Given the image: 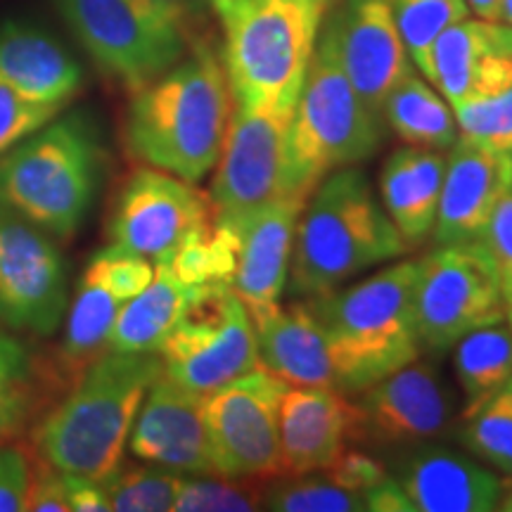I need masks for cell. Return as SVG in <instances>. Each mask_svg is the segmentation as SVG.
Here are the masks:
<instances>
[{
	"label": "cell",
	"instance_id": "44",
	"mask_svg": "<svg viewBox=\"0 0 512 512\" xmlns=\"http://www.w3.org/2000/svg\"><path fill=\"white\" fill-rule=\"evenodd\" d=\"M29 413V403L19 394V384L0 382V437L17 432Z\"/></svg>",
	"mask_w": 512,
	"mask_h": 512
},
{
	"label": "cell",
	"instance_id": "3",
	"mask_svg": "<svg viewBox=\"0 0 512 512\" xmlns=\"http://www.w3.org/2000/svg\"><path fill=\"white\" fill-rule=\"evenodd\" d=\"M408 252L368 176L344 166L325 176L304 204L287 283L302 299L323 297Z\"/></svg>",
	"mask_w": 512,
	"mask_h": 512
},
{
	"label": "cell",
	"instance_id": "19",
	"mask_svg": "<svg viewBox=\"0 0 512 512\" xmlns=\"http://www.w3.org/2000/svg\"><path fill=\"white\" fill-rule=\"evenodd\" d=\"M427 81L451 107L512 86V27L460 19L434 41Z\"/></svg>",
	"mask_w": 512,
	"mask_h": 512
},
{
	"label": "cell",
	"instance_id": "41",
	"mask_svg": "<svg viewBox=\"0 0 512 512\" xmlns=\"http://www.w3.org/2000/svg\"><path fill=\"white\" fill-rule=\"evenodd\" d=\"M67 475V472H64ZM67 501L72 512H107L110 508V498L102 482L95 479L67 475Z\"/></svg>",
	"mask_w": 512,
	"mask_h": 512
},
{
	"label": "cell",
	"instance_id": "52",
	"mask_svg": "<svg viewBox=\"0 0 512 512\" xmlns=\"http://www.w3.org/2000/svg\"><path fill=\"white\" fill-rule=\"evenodd\" d=\"M510 387H512V380H510Z\"/></svg>",
	"mask_w": 512,
	"mask_h": 512
},
{
	"label": "cell",
	"instance_id": "14",
	"mask_svg": "<svg viewBox=\"0 0 512 512\" xmlns=\"http://www.w3.org/2000/svg\"><path fill=\"white\" fill-rule=\"evenodd\" d=\"M358 448H415L441 437L456 411L444 377L420 358L356 394Z\"/></svg>",
	"mask_w": 512,
	"mask_h": 512
},
{
	"label": "cell",
	"instance_id": "43",
	"mask_svg": "<svg viewBox=\"0 0 512 512\" xmlns=\"http://www.w3.org/2000/svg\"><path fill=\"white\" fill-rule=\"evenodd\" d=\"M152 3L164 12L171 22L178 24L192 43L197 41L195 34L204 17V3H207V0H152Z\"/></svg>",
	"mask_w": 512,
	"mask_h": 512
},
{
	"label": "cell",
	"instance_id": "10",
	"mask_svg": "<svg viewBox=\"0 0 512 512\" xmlns=\"http://www.w3.org/2000/svg\"><path fill=\"white\" fill-rule=\"evenodd\" d=\"M415 325L420 347L446 351L467 332L505 320L494 261L479 240L434 245L415 261Z\"/></svg>",
	"mask_w": 512,
	"mask_h": 512
},
{
	"label": "cell",
	"instance_id": "21",
	"mask_svg": "<svg viewBox=\"0 0 512 512\" xmlns=\"http://www.w3.org/2000/svg\"><path fill=\"white\" fill-rule=\"evenodd\" d=\"M261 366L290 387H328L342 392L332 344L309 299L249 313Z\"/></svg>",
	"mask_w": 512,
	"mask_h": 512
},
{
	"label": "cell",
	"instance_id": "50",
	"mask_svg": "<svg viewBox=\"0 0 512 512\" xmlns=\"http://www.w3.org/2000/svg\"><path fill=\"white\" fill-rule=\"evenodd\" d=\"M505 323H508L510 330H512V299L508 304H505Z\"/></svg>",
	"mask_w": 512,
	"mask_h": 512
},
{
	"label": "cell",
	"instance_id": "47",
	"mask_svg": "<svg viewBox=\"0 0 512 512\" xmlns=\"http://www.w3.org/2000/svg\"><path fill=\"white\" fill-rule=\"evenodd\" d=\"M498 510L512 512V477L503 479V494H501V501H498Z\"/></svg>",
	"mask_w": 512,
	"mask_h": 512
},
{
	"label": "cell",
	"instance_id": "26",
	"mask_svg": "<svg viewBox=\"0 0 512 512\" xmlns=\"http://www.w3.org/2000/svg\"><path fill=\"white\" fill-rule=\"evenodd\" d=\"M195 287L183 285L166 261L155 264V278L121 306L114 320L107 351L124 354H159L166 335L181 316Z\"/></svg>",
	"mask_w": 512,
	"mask_h": 512
},
{
	"label": "cell",
	"instance_id": "34",
	"mask_svg": "<svg viewBox=\"0 0 512 512\" xmlns=\"http://www.w3.org/2000/svg\"><path fill=\"white\" fill-rule=\"evenodd\" d=\"M266 482L219 475H185L178 489L176 512H249L261 510Z\"/></svg>",
	"mask_w": 512,
	"mask_h": 512
},
{
	"label": "cell",
	"instance_id": "46",
	"mask_svg": "<svg viewBox=\"0 0 512 512\" xmlns=\"http://www.w3.org/2000/svg\"><path fill=\"white\" fill-rule=\"evenodd\" d=\"M467 8L475 12L477 17L501 22V0H467Z\"/></svg>",
	"mask_w": 512,
	"mask_h": 512
},
{
	"label": "cell",
	"instance_id": "11",
	"mask_svg": "<svg viewBox=\"0 0 512 512\" xmlns=\"http://www.w3.org/2000/svg\"><path fill=\"white\" fill-rule=\"evenodd\" d=\"M290 124L292 112L235 105L209 197L211 214L223 226H235L271 202L306 197L294 185Z\"/></svg>",
	"mask_w": 512,
	"mask_h": 512
},
{
	"label": "cell",
	"instance_id": "6",
	"mask_svg": "<svg viewBox=\"0 0 512 512\" xmlns=\"http://www.w3.org/2000/svg\"><path fill=\"white\" fill-rule=\"evenodd\" d=\"M328 5L320 0H238L221 19L223 69L235 105L294 112Z\"/></svg>",
	"mask_w": 512,
	"mask_h": 512
},
{
	"label": "cell",
	"instance_id": "25",
	"mask_svg": "<svg viewBox=\"0 0 512 512\" xmlns=\"http://www.w3.org/2000/svg\"><path fill=\"white\" fill-rule=\"evenodd\" d=\"M444 171L446 157L441 152L413 145L394 150L382 166V207L411 252L432 238Z\"/></svg>",
	"mask_w": 512,
	"mask_h": 512
},
{
	"label": "cell",
	"instance_id": "45",
	"mask_svg": "<svg viewBox=\"0 0 512 512\" xmlns=\"http://www.w3.org/2000/svg\"><path fill=\"white\" fill-rule=\"evenodd\" d=\"M366 510L370 512H415L408 496L394 477L384 479L380 486L366 496Z\"/></svg>",
	"mask_w": 512,
	"mask_h": 512
},
{
	"label": "cell",
	"instance_id": "24",
	"mask_svg": "<svg viewBox=\"0 0 512 512\" xmlns=\"http://www.w3.org/2000/svg\"><path fill=\"white\" fill-rule=\"evenodd\" d=\"M0 81L24 98L64 107L81 91L83 72L46 31L10 22L0 27Z\"/></svg>",
	"mask_w": 512,
	"mask_h": 512
},
{
	"label": "cell",
	"instance_id": "20",
	"mask_svg": "<svg viewBox=\"0 0 512 512\" xmlns=\"http://www.w3.org/2000/svg\"><path fill=\"white\" fill-rule=\"evenodd\" d=\"M309 197H287L252 211L235 226L238 259L230 287L249 313L280 304L294 252V235Z\"/></svg>",
	"mask_w": 512,
	"mask_h": 512
},
{
	"label": "cell",
	"instance_id": "22",
	"mask_svg": "<svg viewBox=\"0 0 512 512\" xmlns=\"http://www.w3.org/2000/svg\"><path fill=\"white\" fill-rule=\"evenodd\" d=\"M392 477L415 512H489L498 510L503 494L498 472L441 446L411 448Z\"/></svg>",
	"mask_w": 512,
	"mask_h": 512
},
{
	"label": "cell",
	"instance_id": "7",
	"mask_svg": "<svg viewBox=\"0 0 512 512\" xmlns=\"http://www.w3.org/2000/svg\"><path fill=\"white\" fill-rule=\"evenodd\" d=\"M382 114L370 110L337 53L335 29L328 22L318 36L302 93L292 112L290 157L294 185L309 197L332 171L366 162L380 150Z\"/></svg>",
	"mask_w": 512,
	"mask_h": 512
},
{
	"label": "cell",
	"instance_id": "12",
	"mask_svg": "<svg viewBox=\"0 0 512 512\" xmlns=\"http://www.w3.org/2000/svg\"><path fill=\"white\" fill-rule=\"evenodd\" d=\"M285 387L266 368H256L204 396L214 475L254 482L285 475L278 422Z\"/></svg>",
	"mask_w": 512,
	"mask_h": 512
},
{
	"label": "cell",
	"instance_id": "42",
	"mask_svg": "<svg viewBox=\"0 0 512 512\" xmlns=\"http://www.w3.org/2000/svg\"><path fill=\"white\" fill-rule=\"evenodd\" d=\"M31 375L29 351L10 337L8 332H0V382L19 384Z\"/></svg>",
	"mask_w": 512,
	"mask_h": 512
},
{
	"label": "cell",
	"instance_id": "51",
	"mask_svg": "<svg viewBox=\"0 0 512 512\" xmlns=\"http://www.w3.org/2000/svg\"><path fill=\"white\" fill-rule=\"evenodd\" d=\"M320 3H325V5H328V8H330V5L335 3V0H320Z\"/></svg>",
	"mask_w": 512,
	"mask_h": 512
},
{
	"label": "cell",
	"instance_id": "31",
	"mask_svg": "<svg viewBox=\"0 0 512 512\" xmlns=\"http://www.w3.org/2000/svg\"><path fill=\"white\" fill-rule=\"evenodd\" d=\"M392 12L408 57L425 79L430 76L434 41L448 27L470 17L467 0H392Z\"/></svg>",
	"mask_w": 512,
	"mask_h": 512
},
{
	"label": "cell",
	"instance_id": "30",
	"mask_svg": "<svg viewBox=\"0 0 512 512\" xmlns=\"http://www.w3.org/2000/svg\"><path fill=\"white\" fill-rule=\"evenodd\" d=\"M261 510L361 512L366 510V501L318 470L309 475H280L268 479L261 491Z\"/></svg>",
	"mask_w": 512,
	"mask_h": 512
},
{
	"label": "cell",
	"instance_id": "35",
	"mask_svg": "<svg viewBox=\"0 0 512 512\" xmlns=\"http://www.w3.org/2000/svg\"><path fill=\"white\" fill-rule=\"evenodd\" d=\"M451 110L456 114L460 138L491 150L512 152V86L470 98Z\"/></svg>",
	"mask_w": 512,
	"mask_h": 512
},
{
	"label": "cell",
	"instance_id": "1",
	"mask_svg": "<svg viewBox=\"0 0 512 512\" xmlns=\"http://www.w3.org/2000/svg\"><path fill=\"white\" fill-rule=\"evenodd\" d=\"M235 98L209 43L195 41L169 72L133 93L126 147L138 162L200 183L219 162Z\"/></svg>",
	"mask_w": 512,
	"mask_h": 512
},
{
	"label": "cell",
	"instance_id": "37",
	"mask_svg": "<svg viewBox=\"0 0 512 512\" xmlns=\"http://www.w3.org/2000/svg\"><path fill=\"white\" fill-rule=\"evenodd\" d=\"M479 242L484 245L486 254L491 256V261H494L503 299L508 304L512 299V188L496 204L494 214L486 221Z\"/></svg>",
	"mask_w": 512,
	"mask_h": 512
},
{
	"label": "cell",
	"instance_id": "5",
	"mask_svg": "<svg viewBox=\"0 0 512 512\" xmlns=\"http://www.w3.org/2000/svg\"><path fill=\"white\" fill-rule=\"evenodd\" d=\"M413 290L415 261H399L347 290L309 299L332 344L342 394H361L420 358Z\"/></svg>",
	"mask_w": 512,
	"mask_h": 512
},
{
	"label": "cell",
	"instance_id": "32",
	"mask_svg": "<svg viewBox=\"0 0 512 512\" xmlns=\"http://www.w3.org/2000/svg\"><path fill=\"white\" fill-rule=\"evenodd\" d=\"M185 475L155 465H119L102 482L110 508L119 512H166L174 510Z\"/></svg>",
	"mask_w": 512,
	"mask_h": 512
},
{
	"label": "cell",
	"instance_id": "17",
	"mask_svg": "<svg viewBox=\"0 0 512 512\" xmlns=\"http://www.w3.org/2000/svg\"><path fill=\"white\" fill-rule=\"evenodd\" d=\"M330 24L351 86L370 110L382 114L396 83L415 72L396 27L392 0H344Z\"/></svg>",
	"mask_w": 512,
	"mask_h": 512
},
{
	"label": "cell",
	"instance_id": "18",
	"mask_svg": "<svg viewBox=\"0 0 512 512\" xmlns=\"http://www.w3.org/2000/svg\"><path fill=\"white\" fill-rule=\"evenodd\" d=\"M512 188V152L460 138L446 157L439 211L434 221V245H453L482 238L496 204Z\"/></svg>",
	"mask_w": 512,
	"mask_h": 512
},
{
	"label": "cell",
	"instance_id": "15",
	"mask_svg": "<svg viewBox=\"0 0 512 512\" xmlns=\"http://www.w3.org/2000/svg\"><path fill=\"white\" fill-rule=\"evenodd\" d=\"M211 216V202L195 183L145 166L133 171L119 192L110 238L112 245L157 264L169 259Z\"/></svg>",
	"mask_w": 512,
	"mask_h": 512
},
{
	"label": "cell",
	"instance_id": "39",
	"mask_svg": "<svg viewBox=\"0 0 512 512\" xmlns=\"http://www.w3.org/2000/svg\"><path fill=\"white\" fill-rule=\"evenodd\" d=\"M31 467L17 448H0V512L27 510Z\"/></svg>",
	"mask_w": 512,
	"mask_h": 512
},
{
	"label": "cell",
	"instance_id": "49",
	"mask_svg": "<svg viewBox=\"0 0 512 512\" xmlns=\"http://www.w3.org/2000/svg\"><path fill=\"white\" fill-rule=\"evenodd\" d=\"M501 22L512 27V0H501Z\"/></svg>",
	"mask_w": 512,
	"mask_h": 512
},
{
	"label": "cell",
	"instance_id": "38",
	"mask_svg": "<svg viewBox=\"0 0 512 512\" xmlns=\"http://www.w3.org/2000/svg\"><path fill=\"white\" fill-rule=\"evenodd\" d=\"M320 472H325L332 482L344 486V489L363 496V501H366V496L375 489V486H380L384 479L392 477V472L384 467V463L370 456L366 448L358 446L344 448L335 463H330Z\"/></svg>",
	"mask_w": 512,
	"mask_h": 512
},
{
	"label": "cell",
	"instance_id": "8",
	"mask_svg": "<svg viewBox=\"0 0 512 512\" xmlns=\"http://www.w3.org/2000/svg\"><path fill=\"white\" fill-rule=\"evenodd\" d=\"M93 62L131 93L169 72L192 41L152 0H55Z\"/></svg>",
	"mask_w": 512,
	"mask_h": 512
},
{
	"label": "cell",
	"instance_id": "4",
	"mask_svg": "<svg viewBox=\"0 0 512 512\" xmlns=\"http://www.w3.org/2000/svg\"><path fill=\"white\" fill-rule=\"evenodd\" d=\"M95 124L74 112L53 119L0 155V204L55 238H72L100 188Z\"/></svg>",
	"mask_w": 512,
	"mask_h": 512
},
{
	"label": "cell",
	"instance_id": "28",
	"mask_svg": "<svg viewBox=\"0 0 512 512\" xmlns=\"http://www.w3.org/2000/svg\"><path fill=\"white\" fill-rule=\"evenodd\" d=\"M453 370L463 392V420L475 415L512 380V330L501 323L467 332L453 344Z\"/></svg>",
	"mask_w": 512,
	"mask_h": 512
},
{
	"label": "cell",
	"instance_id": "27",
	"mask_svg": "<svg viewBox=\"0 0 512 512\" xmlns=\"http://www.w3.org/2000/svg\"><path fill=\"white\" fill-rule=\"evenodd\" d=\"M382 119L406 145L446 152L458 140L456 114L425 76L411 72L382 105Z\"/></svg>",
	"mask_w": 512,
	"mask_h": 512
},
{
	"label": "cell",
	"instance_id": "23",
	"mask_svg": "<svg viewBox=\"0 0 512 512\" xmlns=\"http://www.w3.org/2000/svg\"><path fill=\"white\" fill-rule=\"evenodd\" d=\"M278 422L285 475H309L325 470L354 444L356 408L337 389L287 384Z\"/></svg>",
	"mask_w": 512,
	"mask_h": 512
},
{
	"label": "cell",
	"instance_id": "29",
	"mask_svg": "<svg viewBox=\"0 0 512 512\" xmlns=\"http://www.w3.org/2000/svg\"><path fill=\"white\" fill-rule=\"evenodd\" d=\"M124 304V299L110 290V285L91 266H86L72 309L67 311L60 347V358L69 373H76L79 377L95 358L105 354L112 325Z\"/></svg>",
	"mask_w": 512,
	"mask_h": 512
},
{
	"label": "cell",
	"instance_id": "48",
	"mask_svg": "<svg viewBox=\"0 0 512 512\" xmlns=\"http://www.w3.org/2000/svg\"><path fill=\"white\" fill-rule=\"evenodd\" d=\"M207 3H209V8L219 15V19H223L230 10H233V5L238 3V0H207Z\"/></svg>",
	"mask_w": 512,
	"mask_h": 512
},
{
	"label": "cell",
	"instance_id": "40",
	"mask_svg": "<svg viewBox=\"0 0 512 512\" xmlns=\"http://www.w3.org/2000/svg\"><path fill=\"white\" fill-rule=\"evenodd\" d=\"M27 510L31 512H72L67 501V475L48 463L36 479H31Z\"/></svg>",
	"mask_w": 512,
	"mask_h": 512
},
{
	"label": "cell",
	"instance_id": "36",
	"mask_svg": "<svg viewBox=\"0 0 512 512\" xmlns=\"http://www.w3.org/2000/svg\"><path fill=\"white\" fill-rule=\"evenodd\" d=\"M60 112L62 107L24 98L8 83L0 81V155L22 143L38 128L50 124Z\"/></svg>",
	"mask_w": 512,
	"mask_h": 512
},
{
	"label": "cell",
	"instance_id": "33",
	"mask_svg": "<svg viewBox=\"0 0 512 512\" xmlns=\"http://www.w3.org/2000/svg\"><path fill=\"white\" fill-rule=\"evenodd\" d=\"M463 446L503 479L512 477V387H503L494 399L465 418Z\"/></svg>",
	"mask_w": 512,
	"mask_h": 512
},
{
	"label": "cell",
	"instance_id": "2",
	"mask_svg": "<svg viewBox=\"0 0 512 512\" xmlns=\"http://www.w3.org/2000/svg\"><path fill=\"white\" fill-rule=\"evenodd\" d=\"M164 373L159 354L105 351L34 434L43 460L67 475L105 482L121 465L147 389Z\"/></svg>",
	"mask_w": 512,
	"mask_h": 512
},
{
	"label": "cell",
	"instance_id": "13",
	"mask_svg": "<svg viewBox=\"0 0 512 512\" xmlns=\"http://www.w3.org/2000/svg\"><path fill=\"white\" fill-rule=\"evenodd\" d=\"M67 304V264L53 238L0 204V323L50 337Z\"/></svg>",
	"mask_w": 512,
	"mask_h": 512
},
{
	"label": "cell",
	"instance_id": "16",
	"mask_svg": "<svg viewBox=\"0 0 512 512\" xmlns=\"http://www.w3.org/2000/svg\"><path fill=\"white\" fill-rule=\"evenodd\" d=\"M126 446L140 463L178 475H214L204 427V394L190 392L162 373L140 403Z\"/></svg>",
	"mask_w": 512,
	"mask_h": 512
},
{
	"label": "cell",
	"instance_id": "9",
	"mask_svg": "<svg viewBox=\"0 0 512 512\" xmlns=\"http://www.w3.org/2000/svg\"><path fill=\"white\" fill-rule=\"evenodd\" d=\"M159 358L169 380L204 396L264 368L247 306L228 283L192 290Z\"/></svg>",
	"mask_w": 512,
	"mask_h": 512
}]
</instances>
